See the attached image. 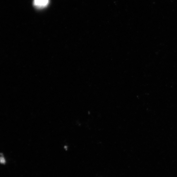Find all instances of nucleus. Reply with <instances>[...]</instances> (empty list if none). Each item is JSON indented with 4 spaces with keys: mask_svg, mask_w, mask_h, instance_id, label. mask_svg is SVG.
Here are the masks:
<instances>
[{
    "mask_svg": "<svg viewBox=\"0 0 177 177\" xmlns=\"http://www.w3.org/2000/svg\"><path fill=\"white\" fill-rule=\"evenodd\" d=\"M49 0H34V5L38 7H43L47 6Z\"/></svg>",
    "mask_w": 177,
    "mask_h": 177,
    "instance_id": "obj_1",
    "label": "nucleus"
}]
</instances>
